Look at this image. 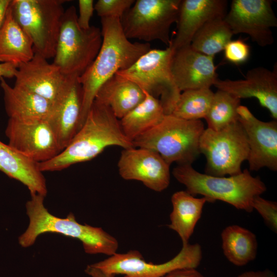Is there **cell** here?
<instances>
[{
    "label": "cell",
    "instance_id": "obj_2",
    "mask_svg": "<svg viewBox=\"0 0 277 277\" xmlns=\"http://www.w3.org/2000/svg\"><path fill=\"white\" fill-rule=\"evenodd\" d=\"M134 147L109 107L93 102L86 118L68 145L56 156L38 163L42 172L60 171L90 161L108 147Z\"/></svg>",
    "mask_w": 277,
    "mask_h": 277
},
{
    "label": "cell",
    "instance_id": "obj_35",
    "mask_svg": "<svg viewBox=\"0 0 277 277\" xmlns=\"http://www.w3.org/2000/svg\"><path fill=\"white\" fill-rule=\"evenodd\" d=\"M162 277H204L194 268L179 269L169 272Z\"/></svg>",
    "mask_w": 277,
    "mask_h": 277
},
{
    "label": "cell",
    "instance_id": "obj_13",
    "mask_svg": "<svg viewBox=\"0 0 277 277\" xmlns=\"http://www.w3.org/2000/svg\"><path fill=\"white\" fill-rule=\"evenodd\" d=\"M270 0H233L224 20L233 35L245 33L261 47L271 45L277 18Z\"/></svg>",
    "mask_w": 277,
    "mask_h": 277
},
{
    "label": "cell",
    "instance_id": "obj_25",
    "mask_svg": "<svg viewBox=\"0 0 277 277\" xmlns=\"http://www.w3.org/2000/svg\"><path fill=\"white\" fill-rule=\"evenodd\" d=\"M171 200L173 209L170 215V224L168 227L179 234L183 245H185L188 244L201 217L205 204L210 201L204 196L195 197L186 191L174 193Z\"/></svg>",
    "mask_w": 277,
    "mask_h": 277
},
{
    "label": "cell",
    "instance_id": "obj_3",
    "mask_svg": "<svg viewBox=\"0 0 277 277\" xmlns=\"http://www.w3.org/2000/svg\"><path fill=\"white\" fill-rule=\"evenodd\" d=\"M30 194L31 199L26 205L29 226L18 238V243L23 247L32 245L41 234L51 232L79 240L88 254L111 256L116 253L118 241L102 228L79 223L72 213L65 218L54 216L44 205L45 196L38 193Z\"/></svg>",
    "mask_w": 277,
    "mask_h": 277
},
{
    "label": "cell",
    "instance_id": "obj_39",
    "mask_svg": "<svg viewBox=\"0 0 277 277\" xmlns=\"http://www.w3.org/2000/svg\"><path fill=\"white\" fill-rule=\"evenodd\" d=\"M11 0H0V29L5 19Z\"/></svg>",
    "mask_w": 277,
    "mask_h": 277
},
{
    "label": "cell",
    "instance_id": "obj_36",
    "mask_svg": "<svg viewBox=\"0 0 277 277\" xmlns=\"http://www.w3.org/2000/svg\"><path fill=\"white\" fill-rule=\"evenodd\" d=\"M18 66L12 63H0V78L14 77Z\"/></svg>",
    "mask_w": 277,
    "mask_h": 277
},
{
    "label": "cell",
    "instance_id": "obj_29",
    "mask_svg": "<svg viewBox=\"0 0 277 277\" xmlns=\"http://www.w3.org/2000/svg\"><path fill=\"white\" fill-rule=\"evenodd\" d=\"M241 100L222 90L214 92L213 97L205 117L208 128L221 130L239 121L238 110Z\"/></svg>",
    "mask_w": 277,
    "mask_h": 277
},
{
    "label": "cell",
    "instance_id": "obj_21",
    "mask_svg": "<svg viewBox=\"0 0 277 277\" xmlns=\"http://www.w3.org/2000/svg\"><path fill=\"white\" fill-rule=\"evenodd\" d=\"M5 108L9 120L18 122L50 120L54 104L34 93L10 86L0 78Z\"/></svg>",
    "mask_w": 277,
    "mask_h": 277
},
{
    "label": "cell",
    "instance_id": "obj_24",
    "mask_svg": "<svg viewBox=\"0 0 277 277\" xmlns=\"http://www.w3.org/2000/svg\"><path fill=\"white\" fill-rule=\"evenodd\" d=\"M34 55L32 41L14 19L9 5L0 29V63L18 66Z\"/></svg>",
    "mask_w": 277,
    "mask_h": 277
},
{
    "label": "cell",
    "instance_id": "obj_19",
    "mask_svg": "<svg viewBox=\"0 0 277 277\" xmlns=\"http://www.w3.org/2000/svg\"><path fill=\"white\" fill-rule=\"evenodd\" d=\"M228 2L225 0L181 1L175 37L171 46L176 51L189 46L196 32L207 22L225 17Z\"/></svg>",
    "mask_w": 277,
    "mask_h": 277
},
{
    "label": "cell",
    "instance_id": "obj_31",
    "mask_svg": "<svg viewBox=\"0 0 277 277\" xmlns=\"http://www.w3.org/2000/svg\"><path fill=\"white\" fill-rule=\"evenodd\" d=\"M134 0H98L94 10L101 18L120 19L134 3Z\"/></svg>",
    "mask_w": 277,
    "mask_h": 277
},
{
    "label": "cell",
    "instance_id": "obj_20",
    "mask_svg": "<svg viewBox=\"0 0 277 277\" xmlns=\"http://www.w3.org/2000/svg\"><path fill=\"white\" fill-rule=\"evenodd\" d=\"M83 91L77 76H69L61 94L54 104L50 121L63 150L80 129Z\"/></svg>",
    "mask_w": 277,
    "mask_h": 277
},
{
    "label": "cell",
    "instance_id": "obj_33",
    "mask_svg": "<svg viewBox=\"0 0 277 277\" xmlns=\"http://www.w3.org/2000/svg\"><path fill=\"white\" fill-rule=\"evenodd\" d=\"M223 51L225 60L236 65L245 63L250 54V46L241 39L231 40Z\"/></svg>",
    "mask_w": 277,
    "mask_h": 277
},
{
    "label": "cell",
    "instance_id": "obj_22",
    "mask_svg": "<svg viewBox=\"0 0 277 277\" xmlns=\"http://www.w3.org/2000/svg\"><path fill=\"white\" fill-rule=\"evenodd\" d=\"M0 171L23 184L30 193H38L46 196L47 193L46 180L39 169L38 163L1 141Z\"/></svg>",
    "mask_w": 277,
    "mask_h": 277
},
{
    "label": "cell",
    "instance_id": "obj_38",
    "mask_svg": "<svg viewBox=\"0 0 277 277\" xmlns=\"http://www.w3.org/2000/svg\"><path fill=\"white\" fill-rule=\"evenodd\" d=\"M85 272L92 277H114L113 274L105 273L101 270L89 265L85 269Z\"/></svg>",
    "mask_w": 277,
    "mask_h": 277
},
{
    "label": "cell",
    "instance_id": "obj_16",
    "mask_svg": "<svg viewBox=\"0 0 277 277\" xmlns=\"http://www.w3.org/2000/svg\"><path fill=\"white\" fill-rule=\"evenodd\" d=\"M14 86L37 94L54 104L63 91L69 76L53 63L34 53L29 61L19 65Z\"/></svg>",
    "mask_w": 277,
    "mask_h": 277
},
{
    "label": "cell",
    "instance_id": "obj_6",
    "mask_svg": "<svg viewBox=\"0 0 277 277\" xmlns=\"http://www.w3.org/2000/svg\"><path fill=\"white\" fill-rule=\"evenodd\" d=\"M101 30L82 29L74 6L65 10L53 63L66 76L81 75L95 58L102 45Z\"/></svg>",
    "mask_w": 277,
    "mask_h": 277
},
{
    "label": "cell",
    "instance_id": "obj_5",
    "mask_svg": "<svg viewBox=\"0 0 277 277\" xmlns=\"http://www.w3.org/2000/svg\"><path fill=\"white\" fill-rule=\"evenodd\" d=\"M204 129L201 120H186L168 114L132 143L134 147L156 151L169 165H191L200 154L199 142Z\"/></svg>",
    "mask_w": 277,
    "mask_h": 277
},
{
    "label": "cell",
    "instance_id": "obj_11",
    "mask_svg": "<svg viewBox=\"0 0 277 277\" xmlns=\"http://www.w3.org/2000/svg\"><path fill=\"white\" fill-rule=\"evenodd\" d=\"M202 259L201 245L197 243H188L183 245L176 256L161 264L147 262L140 252L130 250L125 253H115L91 265L115 276L121 274L124 277H162L176 269H196Z\"/></svg>",
    "mask_w": 277,
    "mask_h": 277
},
{
    "label": "cell",
    "instance_id": "obj_9",
    "mask_svg": "<svg viewBox=\"0 0 277 277\" xmlns=\"http://www.w3.org/2000/svg\"><path fill=\"white\" fill-rule=\"evenodd\" d=\"M199 150L206 159L205 173L215 176L241 173L249 152L246 134L239 121L219 131L205 129Z\"/></svg>",
    "mask_w": 277,
    "mask_h": 277
},
{
    "label": "cell",
    "instance_id": "obj_30",
    "mask_svg": "<svg viewBox=\"0 0 277 277\" xmlns=\"http://www.w3.org/2000/svg\"><path fill=\"white\" fill-rule=\"evenodd\" d=\"M213 95L214 92L210 88L182 91L171 114L186 120L205 118Z\"/></svg>",
    "mask_w": 277,
    "mask_h": 277
},
{
    "label": "cell",
    "instance_id": "obj_34",
    "mask_svg": "<svg viewBox=\"0 0 277 277\" xmlns=\"http://www.w3.org/2000/svg\"><path fill=\"white\" fill-rule=\"evenodd\" d=\"M93 0H79L77 22L83 29H88L90 27V21L94 10Z\"/></svg>",
    "mask_w": 277,
    "mask_h": 277
},
{
    "label": "cell",
    "instance_id": "obj_23",
    "mask_svg": "<svg viewBox=\"0 0 277 277\" xmlns=\"http://www.w3.org/2000/svg\"><path fill=\"white\" fill-rule=\"evenodd\" d=\"M145 97L144 91L136 84L115 74L100 88L94 102L109 107L120 120Z\"/></svg>",
    "mask_w": 277,
    "mask_h": 277
},
{
    "label": "cell",
    "instance_id": "obj_4",
    "mask_svg": "<svg viewBox=\"0 0 277 277\" xmlns=\"http://www.w3.org/2000/svg\"><path fill=\"white\" fill-rule=\"evenodd\" d=\"M172 174L193 196L202 195L210 203L223 201L249 213L253 210L254 198L267 189L260 177L253 176L247 169L229 177L215 176L200 173L191 165H183L174 168Z\"/></svg>",
    "mask_w": 277,
    "mask_h": 277
},
{
    "label": "cell",
    "instance_id": "obj_18",
    "mask_svg": "<svg viewBox=\"0 0 277 277\" xmlns=\"http://www.w3.org/2000/svg\"><path fill=\"white\" fill-rule=\"evenodd\" d=\"M171 71L174 81L181 92L210 88L218 78L214 57L199 52L190 45L174 51Z\"/></svg>",
    "mask_w": 277,
    "mask_h": 277
},
{
    "label": "cell",
    "instance_id": "obj_14",
    "mask_svg": "<svg viewBox=\"0 0 277 277\" xmlns=\"http://www.w3.org/2000/svg\"><path fill=\"white\" fill-rule=\"evenodd\" d=\"M170 166L156 151L139 147L124 149L117 163L122 178L140 181L156 192L169 186Z\"/></svg>",
    "mask_w": 277,
    "mask_h": 277
},
{
    "label": "cell",
    "instance_id": "obj_7",
    "mask_svg": "<svg viewBox=\"0 0 277 277\" xmlns=\"http://www.w3.org/2000/svg\"><path fill=\"white\" fill-rule=\"evenodd\" d=\"M63 0H12V15L33 44L34 53L53 58L62 18Z\"/></svg>",
    "mask_w": 277,
    "mask_h": 277
},
{
    "label": "cell",
    "instance_id": "obj_1",
    "mask_svg": "<svg viewBox=\"0 0 277 277\" xmlns=\"http://www.w3.org/2000/svg\"><path fill=\"white\" fill-rule=\"evenodd\" d=\"M102 43L93 62L78 77L83 91L80 129L83 126L100 88L118 71L130 67L151 49L149 43L131 42L120 19L101 18Z\"/></svg>",
    "mask_w": 277,
    "mask_h": 277
},
{
    "label": "cell",
    "instance_id": "obj_10",
    "mask_svg": "<svg viewBox=\"0 0 277 277\" xmlns=\"http://www.w3.org/2000/svg\"><path fill=\"white\" fill-rule=\"evenodd\" d=\"M182 0H137L121 18L128 39L161 41L169 47L170 29L176 23Z\"/></svg>",
    "mask_w": 277,
    "mask_h": 277
},
{
    "label": "cell",
    "instance_id": "obj_28",
    "mask_svg": "<svg viewBox=\"0 0 277 277\" xmlns=\"http://www.w3.org/2000/svg\"><path fill=\"white\" fill-rule=\"evenodd\" d=\"M233 35L224 17H219L205 24L195 34L190 45L199 52L214 57L224 50Z\"/></svg>",
    "mask_w": 277,
    "mask_h": 277
},
{
    "label": "cell",
    "instance_id": "obj_15",
    "mask_svg": "<svg viewBox=\"0 0 277 277\" xmlns=\"http://www.w3.org/2000/svg\"><path fill=\"white\" fill-rule=\"evenodd\" d=\"M239 121L246 134L249 152L247 159L250 171L267 167L277 170V122L258 119L249 109L240 105Z\"/></svg>",
    "mask_w": 277,
    "mask_h": 277
},
{
    "label": "cell",
    "instance_id": "obj_17",
    "mask_svg": "<svg viewBox=\"0 0 277 277\" xmlns=\"http://www.w3.org/2000/svg\"><path fill=\"white\" fill-rule=\"evenodd\" d=\"M214 86L218 90L227 92L240 98L254 97L260 105L277 119V71L263 67L253 68L244 79L231 80L217 78Z\"/></svg>",
    "mask_w": 277,
    "mask_h": 277
},
{
    "label": "cell",
    "instance_id": "obj_32",
    "mask_svg": "<svg viewBox=\"0 0 277 277\" xmlns=\"http://www.w3.org/2000/svg\"><path fill=\"white\" fill-rule=\"evenodd\" d=\"M252 206L262 216L267 226L273 232L277 231V204L260 195L255 196Z\"/></svg>",
    "mask_w": 277,
    "mask_h": 277
},
{
    "label": "cell",
    "instance_id": "obj_37",
    "mask_svg": "<svg viewBox=\"0 0 277 277\" xmlns=\"http://www.w3.org/2000/svg\"><path fill=\"white\" fill-rule=\"evenodd\" d=\"M238 277H276L270 270L248 271L240 274Z\"/></svg>",
    "mask_w": 277,
    "mask_h": 277
},
{
    "label": "cell",
    "instance_id": "obj_12",
    "mask_svg": "<svg viewBox=\"0 0 277 277\" xmlns=\"http://www.w3.org/2000/svg\"><path fill=\"white\" fill-rule=\"evenodd\" d=\"M5 134L10 146L37 163L48 161L63 150L50 120H8Z\"/></svg>",
    "mask_w": 277,
    "mask_h": 277
},
{
    "label": "cell",
    "instance_id": "obj_27",
    "mask_svg": "<svg viewBox=\"0 0 277 277\" xmlns=\"http://www.w3.org/2000/svg\"><path fill=\"white\" fill-rule=\"evenodd\" d=\"M221 239L224 254L233 265L243 266L255 259L256 237L247 229L236 225L228 226L222 231Z\"/></svg>",
    "mask_w": 277,
    "mask_h": 277
},
{
    "label": "cell",
    "instance_id": "obj_8",
    "mask_svg": "<svg viewBox=\"0 0 277 277\" xmlns=\"http://www.w3.org/2000/svg\"><path fill=\"white\" fill-rule=\"evenodd\" d=\"M174 51L171 46L165 49H151L130 67L115 74L158 99L166 115L171 114L181 93L171 71Z\"/></svg>",
    "mask_w": 277,
    "mask_h": 277
},
{
    "label": "cell",
    "instance_id": "obj_26",
    "mask_svg": "<svg viewBox=\"0 0 277 277\" xmlns=\"http://www.w3.org/2000/svg\"><path fill=\"white\" fill-rule=\"evenodd\" d=\"M144 92V100L120 120L123 132L132 142L157 125L166 115L160 101Z\"/></svg>",
    "mask_w": 277,
    "mask_h": 277
}]
</instances>
